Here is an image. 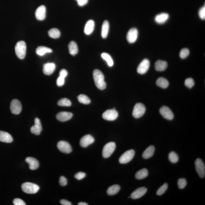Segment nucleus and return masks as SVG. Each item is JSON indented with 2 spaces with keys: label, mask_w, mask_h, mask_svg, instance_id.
Masks as SVG:
<instances>
[{
  "label": "nucleus",
  "mask_w": 205,
  "mask_h": 205,
  "mask_svg": "<svg viewBox=\"0 0 205 205\" xmlns=\"http://www.w3.org/2000/svg\"><path fill=\"white\" fill-rule=\"evenodd\" d=\"M93 78L96 86L100 90H104L106 88V83L105 78L102 73L98 69H96L93 72Z\"/></svg>",
  "instance_id": "1"
},
{
  "label": "nucleus",
  "mask_w": 205,
  "mask_h": 205,
  "mask_svg": "<svg viewBox=\"0 0 205 205\" xmlns=\"http://www.w3.org/2000/svg\"><path fill=\"white\" fill-rule=\"evenodd\" d=\"M15 53L17 57L20 59L25 58L26 52V45L23 41H20L16 44L15 47Z\"/></svg>",
  "instance_id": "2"
},
{
  "label": "nucleus",
  "mask_w": 205,
  "mask_h": 205,
  "mask_svg": "<svg viewBox=\"0 0 205 205\" xmlns=\"http://www.w3.org/2000/svg\"><path fill=\"white\" fill-rule=\"evenodd\" d=\"M21 188L24 192L30 194H36L40 189L37 184L30 182L24 183L22 184Z\"/></svg>",
  "instance_id": "3"
},
{
  "label": "nucleus",
  "mask_w": 205,
  "mask_h": 205,
  "mask_svg": "<svg viewBox=\"0 0 205 205\" xmlns=\"http://www.w3.org/2000/svg\"><path fill=\"white\" fill-rule=\"evenodd\" d=\"M116 145L115 143H107L103 147L102 151V156L104 158H108L111 156L115 150Z\"/></svg>",
  "instance_id": "4"
},
{
  "label": "nucleus",
  "mask_w": 205,
  "mask_h": 205,
  "mask_svg": "<svg viewBox=\"0 0 205 205\" xmlns=\"http://www.w3.org/2000/svg\"><path fill=\"white\" fill-rule=\"evenodd\" d=\"M146 110V107L143 104L141 103H137L133 109V116L135 118H139L144 115Z\"/></svg>",
  "instance_id": "5"
},
{
  "label": "nucleus",
  "mask_w": 205,
  "mask_h": 205,
  "mask_svg": "<svg viewBox=\"0 0 205 205\" xmlns=\"http://www.w3.org/2000/svg\"><path fill=\"white\" fill-rule=\"evenodd\" d=\"M135 155V151L133 149L125 152L119 158V162L121 164H126L132 160Z\"/></svg>",
  "instance_id": "6"
},
{
  "label": "nucleus",
  "mask_w": 205,
  "mask_h": 205,
  "mask_svg": "<svg viewBox=\"0 0 205 205\" xmlns=\"http://www.w3.org/2000/svg\"><path fill=\"white\" fill-rule=\"evenodd\" d=\"M196 171L201 178H204L205 175V166L204 162L200 158H197L195 162Z\"/></svg>",
  "instance_id": "7"
},
{
  "label": "nucleus",
  "mask_w": 205,
  "mask_h": 205,
  "mask_svg": "<svg viewBox=\"0 0 205 205\" xmlns=\"http://www.w3.org/2000/svg\"><path fill=\"white\" fill-rule=\"evenodd\" d=\"M102 117L106 120L113 121L118 117V113L115 109H109L103 113Z\"/></svg>",
  "instance_id": "8"
},
{
  "label": "nucleus",
  "mask_w": 205,
  "mask_h": 205,
  "mask_svg": "<svg viewBox=\"0 0 205 205\" xmlns=\"http://www.w3.org/2000/svg\"><path fill=\"white\" fill-rule=\"evenodd\" d=\"M10 109L12 113L16 115L19 114L22 110L21 104L19 101L14 99L11 102Z\"/></svg>",
  "instance_id": "9"
},
{
  "label": "nucleus",
  "mask_w": 205,
  "mask_h": 205,
  "mask_svg": "<svg viewBox=\"0 0 205 205\" xmlns=\"http://www.w3.org/2000/svg\"><path fill=\"white\" fill-rule=\"evenodd\" d=\"M150 61L148 59H145L141 62L138 66L137 72L140 74L143 75L146 73L150 67Z\"/></svg>",
  "instance_id": "10"
},
{
  "label": "nucleus",
  "mask_w": 205,
  "mask_h": 205,
  "mask_svg": "<svg viewBox=\"0 0 205 205\" xmlns=\"http://www.w3.org/2000/svg\"><path fill=\"white\" fill-rule=\"evenodd\" d=\"M138 35V32L137 29L135 28L130 29L126 35V39L128 42L130 43H134L137 39Z\"/></svg>",
  "instance_id": "11"
},
{
  "label": "nucleus",
  "mask_w": 205,
  "mask_h": 205,
  "mask_svg": "<svg viewBox=\"0 0 205 205\" xmlns=\"http://www.w3.org/2000/svg\"><path fill=\"white\" fill-rule=\"evenodd\" d=\"M161 114L165 119L168 120H172L174 117L173 113L170 108L166 106H163L160 109Z\"/></svg>",
  "instance_id": "12"
},
{
  "label": "nucleus",
  "mask_w": 205,
  "mask_h": 205,
  "mask_svg": "<svg viewBox=\"0 0 205 205\" xmlns=\"http://www.w3.org/2000/svg\"><path fill=\"white\" fill-rule=\"evenodd\" d=\"M57 147L60 151L66 153H69L72 152L71 145L65 141H60L58 143Z\"/></svg>",
  "instance_id": "13"
},
{
  "label": "nucleus",
  "mask_w": 205,
  "mask_h": 205,
  "mask_svg": "<svg viewBox=\"0 0 205 205\" xmlns=\"http://www.w3.org/2000/svg\"><path fill=\"white\" fill-rule=\"evenodd\" d=\"M94 141V138L91 135H86L80 140V145L83 148H85L93 143Z\"/></svg>",
  "instance_id": "14"
},
{
  "label": "nucleus",
  "mask_w": 205,
  "mask_h": 205,
  "mask_svg": "<svg viewBox=\"0 0 205 205\" xmlns=\"http://www.w3.org/2000/svg\"><path fill=\"white\" fill-rule=\"evenodd\" d=\"M42 130V126L40 120L38 118H36L35 119V124L31 128V132L32 134L39 135L40 134Z\"/></svg>",
  "instance_id": "15"
},
{
  "label": "nucleus",
  "mask_w": 205,
  "mask_h": 205,
  "mask_svg": "<svg viewBox=\"0 0 205 205\" xmlns=\"http://www.w3.org/2000/svg\"><path fill=\"white\" fill-rule=\"evenodd\" d=\"M147 191V188L141 187L138 188L131 194L130 197L133 199H139L146 194Z\"/></svg>",
  "instance_id": "16"
},
{
  "label": "nucleus",
  "mask_w": 205,
  "mask_h": 205,
  "mask_svg": "<svg viewBox=\"0 0 205 205\" xmlns=\"http://www.w3.org/2000/svg\"><path fill=\"white\" fill-rule=\"evenodd\" d=\"M36 18L38 20H42L44 19L46 16V8L42 5L37 8L35 13Z\"/></svg>",
  "instance_id": "17"
},
{
  "label": "nucleus",
  "mask_w": 205,
  "mask_h": 205,
  "mask_svg": "<svg viewBox=\"0 0 205 205\" xmlns=\"http://www.w3.org/2000/svg\"><path fill=\"white\" fill-rule=\"evenodd\" d=\"M73 117V114L71 112H59L56 116L58 120L61 122H66L71 119Z\"/></svg>",
  "instance_id": "18"
},
{
  "label": "nucleus",
  "mask_w": 205,
  "mask_h": 205,
  "mask_svg": "<svg viewBox=\"0 0 205 205\" xmlns=\"http://www.w3.org/2000/svg\"><path fill=\"white\" fill-rule=\"evenodd\" d=\"M25 160L30 166V170H35L39 168V163L36 159L33 157H28L25 159Z\"/></svg>",
  "instance_id": "19"
},
{
  "label": "nucleus",
  "mask_w": 205,
  "mask_h": 205,
  "mask_svg": "<svg viewBox=\"0 0 205 205\" xmlns=\"http://www.w3.org/2000/svg\"><path fill=\"white\" fill-rule=\"evenodd\" d=\"M56 65L53 63H48L44 65L43 72L44 74L50 75L52 74L56 69Z\"/></svg>",
  "instance_id": "20"
},
{
  "label": "nucleus",
  "mask_w": 205,
  "mask_h": 205,
  "mask_svg": "<svg viewBox=\"0 0 205 205\" xmlns=\"http://www.w3.org/2000/svg\"><path fill=\"white\" fill-rule=\"evenodd\" d=\"M13 138L9 133L5 131H0V141L6 143H11Z\"/></svg>",
  "instance_id": "21"
},
{
  "label": "nucleus",
  "mask_w": 205,
  "mask_h": 205,
  "mask_svg": "<svg viewBox=\"0 0 205 205\" xmlns=\"http://www.w3.org/2000/svg\"><path fill=\"white\" fill-rule=\"evenodd\" d=\"M169 15L167 13H161L155 17V20L157 23L163 24L166 22L169 18Z\"/></svg>",
  "instance_id": "22"
},
{
  "label": "nucleus",
  "mask_w": 205,
  "mask_h": 205,
  "mask_svg": "<svg viewBox=\"0 0 205 205\" xmlns=\"http://www.w3.org/2000/svg\"><path fill=\"white\" fill-rule=\"evenodd\" d=\"M95 23L93 20H89L85 24L84 32L86 35H89L93 32L94 29Z\"/></svg>",
  "instance_id": "23"
},
{
  "label": "nucleus",
  "mask_w": 205,
  "mask_h": 205,
  "mask_svg": "<svg viewBox=\"0 0 205 205\" xmlns=\"http://www.w3.org/2000/svg\"><path fill=\"white\" fill-rule=\"evenodd\" d=\"M167 66V64L166 61L158 60L155 64V68L157 71H163L166 69Z\"/></svg>",
  "instance_id": "24"
},
{
  "label": "nucleus",
  "mask_w": 205,
  "mask_h": 205,
  "mask_svg": "<svg viewBox=\"0 0 205 205\" xmlns=\"http://www.w3.org/2000/svg\"><path fill=\"white\" fill-rule=\"evenodd\" d=\"M155 147L153 146H150L147 148L143 154V158L147 159L151 157L154 154L155 152Z\"/></svg>",
  "instance_id": "25"
},
{
  "label": "nucleus",
  "mask_w": 205,
  "mask_h": 205,
  "mask_svg": "<svg viewBox=\"0 0 205 205\" xmlns=\"http://www.w3.org/2000/svg\"><path fill=\"white\" fill-rule=\"evenodd\" d=\"M109 27L108 21L107 20L104 21L102 24V28L101 35L102 38L105 39L107 37L109 32Z\"/></svg>",
  "instance_id": "26"
},
{
  "label": "nucleus",
  "mask_w": 205,
  "mask_h": 205,
  "mask_svg": "<svg viewBox=\"0 0 205 205\" xmlns=\"http://www.w3.org/2000/svg\"><path fill=\"white\" fill-rule=\"evenodd\" d=\"M68 49L70 53L72 55L75 56L78 53V49L76 42L74 41H71L68 44Z\"/></svg>",
  "instance_id": "27"
},
{
  "label": "nucleus",
  "mask_w": 205,
  "mask_h": 205,
  "mask_svg": "<svg viewBox=\"0 0 205 205\" xmlns=\"http://www.w3.org/2000/svg\"><path fill=\"white\" fill-rule=\"evenodd\" d=\"M52 50L49 48L44 47V46H40L37 48L36 52L39 56H43L47 53H51L52 52Z\"/></svg>",
  "instance_id": "28"
},
{
  "label": "nucleus",
  "mask_w": 205,
  "mask_h": 205,
  "mask_svg": "<svg viewBox=\"0 0 205 205\" xmlns=\"http://www.w3.org/2000/svg\"><path fill=\"white\" fill-rule=\"evenodd\" d=\"M148 175V171L147 169L144 168L138 171L135 174V178L138 180L146 178Z\"/></svg>",
  "instance_id": "29"
},
{
  "label": "nucleus",
  "mask_w": 205,
  "mask_h": 205,
  "mask_svg": "<svg viewBox=\"0 0 205 205\" xmlns=\"http://www.w3.org/2000/svg\"><path fill=\"white\" fill-rule=\"evenodd\" d=\"M121 189V187L118 184H114L109 187L107 189V193L109 195L112 196L118 193Z\"/></svg>",
  "instance_id": "30"
},
{
  "label": "nucleus",
  "mask_w": 205,
  "mask_h": 205,
  "mask_svg": "<svg viewBox=\"0 0 205 205\" xmlns=\"http://www.w3.org/2000/svg\"><path fill=\"white\" fill-rule=\"evenodd\" d=\"M156 84L158 86L163 89L167 88L169 85L168 81L166 79L163 77L158 78L157 80Z\"/></svg>",
  "instance_id": "31"
},
{
  "label": "nucleus",
  "mask_w": 205,
  "mask_h": 205,
  "mask_svg": "<svg viewBox=\"0 0 205 205\" xmlns=\"http://www.w3.org/2000/svg\"><path fill=\"white\" fill-rule=\"evenodd\" d=\"M49 36L53 39H57L60 37L61 32L56 28L51 29L48 31Z\"/></svg>",
  "instance_id": "32"
},
{
  "label": "nucleus",
  "mask_w": 205,
  "mask_h": 205,
  "mask_svg": "<svg viewBox=\"0 0 205 205\" xmlns=\"http://www.w3.org/2000/svg\"><path fill=\"white\" fill-rule=\"evenodd\" d=\"M101 56L102 59L105 60L107 63V65L109 66H113L114 62L111 56L107 53H102L101 55Z\"/></svg>",
  "instance_id": "33"
},
{
  "label": "nucleus",
  "mask_w": 205,
  "mask_h": 205,
  "mask_svg": "<svg viewBox=\"0 0 205 205\" xmlns=\"http://www.w3.org/2000/svg\"><path fill=\"white\" fill-rule=\"evenodd\" d=\"M78 101L81 103L88 105L90 102L89 98L86 95L84 94H81L78 97Z\"/></svg>",
  "instance_id": "34"
},
{
  "label": "nucleus",
  "mask_w": 205,
  "mask_h": 205,
  "mask_svg": "<svg viewBox=\"0 0 205 205\" xmlns=\"http://www.w3.org/2000/svg\"><path fill=\"white\" fill-rule=\"evenodd\" d=\"M58 105L62 107H70L71 105V102L69 99L64 98L61 99L57 103Z\"/></svg>",
  "instance_id": "35"
},
{
  "label": "nucleus",
  "mask_w": 205,
  "mask_h": 205,
  "mask_svg": "<svg viewBox=\"0 0 205 205\" xmlns=\"http://www.w3.org/2000/svg\"><path fill=\"white\" fill-rule=\"evenodd\" d=\"M169 159L172 163H177L179 161V157L177 154L174 152H171L169 154Z\"/></svg>",
  "instance_id": "36"
},
{
  "label": "nucleus",
  "mask_w": 205,
  "mask_h": 205,
  "mask_svg": "<svg viewBox=\"0 0 205 205\" xmlns=\"http://www.w3.org/2000/svg\"><path fill=\"white\" fill-rule=\"evenodd\" d=\"M168 188V185L167 183L164 184L159 189H158L157 192V194L158 196L162 195L167 190Z\"/></svg>",
  "instance_id": "37"
},
{
  "label": "nucleus",
  "mask_w": 205,
  "mask_h": 205,
  "mask_svg": "<svg viewBox=\"0 0 205 205\" xmlns=\"http://www.w3.org/2000/svg\"><path fill=\"white\" fill-rule=\"evenodd\" d=\"M189 54V51L187 48L182 49L180 52V57L181 59H184L187 57Z\"/></svg>",
  "instance_id": "38"
},
{
  "label": "nucleus",
  "mask_w": 205,
  "mask_h": 205,
  "mask_svg": "<svg viewBox=\"0 0 205 205\" xmlns=\"http://www.w3.org/2000/svg\"><path fill=\"white\" fill-rule=\"evenodd\" d=\"M178 186L179 189H184L187 185V182L186 179L184 178L179 179L178 180Z\"/></svg>",
  "instance_id": "39"
},
{
  "label": "nucleus",
  "mask_w": 205,
  "mask_h": 205,
  "mask_svg": "<svg viewBox=\"0 0 205 205\" xmlns=\"http://www.w3.org/2000/svg\"><path fill=\"white\" fill-rule=\"evenodd\" d=\"M184 84L189 88H191L194 85V80L192 78H188L185 80Z\"/></svg>",
  "instance_id": "40"
},
{
  "label": "nucleus",
  "mask_w": 205,
  "mask_h": 205,
  "mask_svg": "<svg viewBox=\"0 0 205 205\" xmlns=\"http://www.w3.org/2000/svg\"><path fill=\"white\" fill-rule=\"evenodd\" d=\"M199 16L202 20L205 19V6H203L200 9L199 11Z\"/></svg>",
  "instance_id": "41"
},
{
  "label": "nucleus",
  "mask_w": 205,
  "mask_h": 205,
  "mask_svg": "<svg viewBox=\"0 0 205 205\" xmlns=\"http://www.w3.org/2000/svg\"><path fill=\"white\" fill-rule=\"evenodd\" d=\"M85 176H86V174L84 172H80L75 174V177L77 180H81L84 178Z\"/></svg>",
  "instance_id": "42"
},
{
  "label": "nucleus",
  "mask_w": 205,
  "mask_h": 205,
  "mask_svg": "<svg viewBox=\"0 0 205 205\" xmlns=\"http://www.w3.org/2000/svg\"><path fill=\"white\" fill-rule=\"evenodd\" d=\"M65 78L61 76H59L58 78L57 82H56L58 86L61 87L64 85L65 83Z\"/></svg>",
  "instance_id": "43"
},
{
  "label": "nucleus",
  "mask_w": 205,
  "mask_h": 205,
  "mask_svg": "<svg viewBox=\"0 0 205 205\" xmlns=\"http://www.w3.org/2000/svg\"><path fill=\"white\" fill-rule=\"evenodd\" d=\"M13 204L15 205H25L26 204L22 199L19 198H16L13 201Z\"/></svg>",
  "instance_id": "44"
},
{
  "label": "nucleus",
  "mask_w": 205,
  "mask_h": 205,
  "mask_svg": "<svg viewBox=\"0 0 205 205\" xmlns=\"http://www.w3.org/2000/svg\"><path fill=\"white\" fill-rule=\"evenodd\" d=\"M59 183L62 186H65L67 184V180L64 176H61L60 178Z\"/></svg>",
  "instance_id": "45"
},
{
  "label": "nucleus",
  "mask_w": 205,
  "mask_h": 205,
  "mask_svg": "<svg viewBox=\"0 0 205 205\" xmlns=\"http://www.w3.org/2000/svg\"><path fill=\"white\" fill-rule=\"evenodd\" d=\"M78 6L81 7L84 6L88 2V0H76Z\"/></svg>",
  "instance_id": "46"
},
{
  "label": "nucleus",
  "mask_w": 205,
  "mask_h": 205,
  "mask_svg": "<svg viewBox=\"0 0 205 205\" xmlns=\"http://www.w3.org/2000/svg\"><path fill=\"white\" fill-rule=\"evenodd\" d=\"M68 75V72L66 70L63 69L61 70L59 73V76L66 78Z\"/></svg>",
  "instance_id": "47"
},
{
  "label": "nucleus",
  "mask_w": 205,
  "mask_h": 205,
  "mask_svg": "<svg viewBox=\"0 0 205 205\" xmlns=\"http://www.w3.org/2000/svg\"><path fill=\"white\" fill-rule=\"evenodd\" d=\"M61 204L63 205H71L72 204L71 202L68 201L66 200L62 199L60 201Z\"/></svg>",
  "instance_id": "48"
},
{
  "label": "nucleus",
  "mask_w": 205,
  "mask_h": 205,
  "mask_svg": "<svg viewBox=\"0 0 205 205\" xmlns=\"http://www.w3.org/2000/svg\"><path fill=\"white\" fill-rule=\"evenodd\" d=\"M78 205H88V204H87V203H85L81 202L79 203Z\"/></svg>",
  "instance_id": "49"
}]
</instances>
